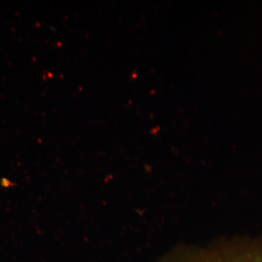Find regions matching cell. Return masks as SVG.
Instances as JSON below:
<instances>
[{"instance_id": "1", "label": "cell", "mask_w": 262, "mask_h": 262, "mask_svg": "<svg viewBox=\"0 0 262 262\" xmlns=\"http://www.w3.org/2000/svg\"><path fill=\"white\" fill-rule=\"evenodd\" d=\"M195 262H262V241L239 243Z\"/></svg>"}]
</instances>
